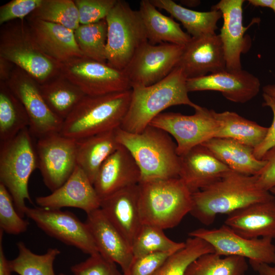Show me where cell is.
<instances>
[{
    "label": "cell",
    "mask_w": 275,
    "mask_h": 275,
    "mask_svg": "<svg viewBox=\"0 0 275 275\" xmlns=\"http://www.w3.org/2000/svg\"><path fill=\"white\" fill-rule=\"evenodd\" d=\"M273 198L270 191L258 187L256 176L231 170L219 180L192 194L189 213L203 225L209 226L218 214H229L250 204Z\"/></svg>",
    "instance_id": "1"
},
{
    "label": "cell",
    "mask_w": 275,
    "mask_h": 275,
    "mask_svg": "<svg viewBox=\"0 0 275 275\" xmlns=\"http://www.w3.org/2000/svg\"><path fill=\"white\" fill-rule=\"evenodd\" d=\"M38 206L61 209L72 207L80 209L88 213L100 208L101 200L93 184L86 173L76 165L67 180L48 195L38 197Z\"/></svg>",
    "instance_id": "18"
},
{
    "label": "cell",
    "mask_w": 275,
    "mask_h": 275,
    "mask_svg": "<svg viewBox=\"0 0 275 275\" xmlns=\"http://www.w3.org/2000/svg\"><path fill=\"white\" fill-rule=\"evenodd\" d=\"M73 275H122L116 264L99 253L89 255L85 261L71 267Z\"/></svg>",
    "instance_id": "41"
},
{
    "label": "cell",
    "mask_w": 275,
    "mask_h": 275,
    "mask_svg": "<svg viewBox=\"0 0 275 275\" xmlns=\"http://www.w3.org/2000/svg\"><path fill=\"white\" fill-rule=\"evenodd\" d=\"M100 208L131 246L143 225L139 184L123 188L102 200Z\"/></svg>",
    "instance_id": "22"
},
{
    "label": "cell",
    "mask_w": 275,
    "mask_h": 275,
    "mask_svg": "<svg viewBox=\"0 0 275 275\" xmlns=\"http://www.w3.org/2000/svg\"><path fill=\"white\" fill-rule=\"evenodd\" d=\"M274 0H249V3L255 7H266L271 9Z\"/></svg>",
    "instance_id": "48"
},
{
    "label": "cell",
    "mask_w": 275,
    "mask_h": 275,
    "mask_svg": "<svg viewBox=\"0 0 275 275\" xmlns=\"http://www.w3.org/2000/svg\"><path fill=\"white\" fill-rule=\"evenodd\" d=\"M139 187L143 224L173 228L191 210L192 193L179 177L141 181Z\"/></svg>",
    "instance_id": "5"
},
{
    "label": "cell",
    "mask_w": 275,
    "mask_h": 275,
    "mask_svg": "<svg viewBox=\"0 0 275 275\" xmlns=\"http://www.w3.org/2000/svg\"><path fill=\"white\" fill-rule=\"evenodd\" d=\"M181 2V4L188 7H196L200 3L199 1L195 0L182 1Z\"/></svg>",
    "instance_id": "50"
},
{
    "label": "cell",
    "mask_w": 275,
    "mask_h": 275,
    "mask_svg": "<svg viewBox=\"0 0 275 275\" xmlns=\"http://www.w3.org/2000/svg\"><path fill=\"white\" fill-rule=\"evenodd\" d=\"M138 11L150 44L170 43L184 46L190 41L191 37L180 24L160 13L150 0L141 1Z\"/></svg>",
    "instance_id": "27"
},
{
    "label": "cell",
    "mask_w": 275,
    "mask_h": 275,
    "mask_svg": "<svg viewBox=\"0 0 275 275\" xmlns=\"http://www.w3.org/2000/svg\"><path fill=\"white\" fill-rule=\"evenodd\" d=\"M107 33L105 19L91 24H80L74 31V35L83 55L96 61L107 63Z\"/></svg>",
    "instance_id": "37"
},
{
    "label": "cell",
    "mask_w": 275,
    "mask_h": 275,
    "mask_svg": "<svg viewBox=\"0 0 275 275\" xmlns=\"http://www.w3.org/2000/svg\"><path fill=\"white\" fill-rule=\"evenodd\" d=\"M271 9H272V10L275 13V0H274V1H273V5H272Z\"/></svg>",
    "instance_id": "52"
},
{
    "label": "cell",
    "mask_w": 275,
    "mask_h": 275,
    "mask_svg": "<svg viewBox=\"0 0 275 275\" xmlns=\"http://www.w3.org/2000/svg\"><path fill=\"white\" fill-rule=\"evenodd\" d=\"M156 8L166 10L181 22L191 37L215 34L217 23L222 12L212 9L207 12L194 11L177 4L172 0H150Z\"/></svg>",
    "instance_id": "30"
},
{
    "label": "cell",
    "mask_w": 275,
    "mask_h": 275,
    "mask_svg": "<svg viewBox=\"0 0 275 275\" xmlns=\"http://www.w3.org/2000/svg\"><path fill=\"white\" fill-rule=\"evenodd\" d=\"M107 25L106 63L123 70L138 49L148 42L145 29L138 10L118 0L105 18Z\"/></svg>",
    "instance_id": "7"
},
{
    "label": "cell",
    "mask_w": 275,
    "mask_h": 275,
    "mask_svg": "<svg viewBox=\"0 0 275 275\" xmlns=\"http://www.w3.org/2000/svg\"><path fill=\"white\" fill-rule=\"evenodd\" d=\"M38 168L45 185L51 191L62 186L74 171L76 163V141L60 133L37 140Z\"/></svg>",
    "instance_id": "13"
},
{
    "label": "cell",
    "mask_w": 275,
    "mask_h": 275,
    "mask_svg": "<svg viewBox=\"0 0 275 275\" xmlns=\"http://www.w3.org/2000/svg\"><path fill=\"white\" fill-rule=\"evenodd\" d=\"M29 125V118L22 104L8 86L1 87L0 144L10 141Z\"/></svg>",
    "instance_id": "32"
},
{
    "label": "cell",
    "mask_w": 275,
    "mask_h": 275,
    "mask_svg": "<svg viewBox=\"0 0 275 275\" xmlns=\"http://www.w3.org/2000/svg\"><path fill=\"white\" fill-rule=\"evenodd\" d=\"M263 93L268 95L275 98V85L268 84L262 88Z\"/></svg>",
    "instance_id": "49"
},
{
    "label": "cell",
    "mask_w": 275,
    "mask_h": 275,
    "mask_svg": "<svg viewBox=\"0 0 275 275\" xmlns=\"http://www.w3.org/2000/svg\"><path fill=\"white\" fill-rule=\"evenodd\" d=\"M184 47L170 43L143 44L123 70L131 86H149L164 79L176 67Z\"/></svg>",
    "instance_id": "11"
},
{
    "label": "cell",
    "mask_w": 275,
    "mask_h": 275,
    "mask_svg": "<svg viewBox=\"0 0 275 275\" xmlns=\"http://www.w3.org/2000/svg\"><path fill=\"white\" fill-rule=\"evenodd\" d=\"M3 231L0 229V275H11L9 260L5 256L3 244Z\"/></svg>",
    "instance_id": "46"
},
{
    "label": "cell",
    "mask_w": 275,
    "mask_h": 275,
    "mask_svg": "<svg viewBox=\"0 0 275 275\" xmlns=\"http://www.w3.org/2000/svg\"><path fill=\"white\" fill-rule=\"evenodd\" d=\"M132 90L102 95H85L64 120L60 133L79 140L119 127L131 100Z\"/></svg>",
    "instance_id": "4"
},
{
    "label": "cell",
    "mask_w": 275,
    "mask_h": 275,
    "mask_svg": "<svg viewBox=\"0 0 275 275\" xmlns=\"http://www.w3.org/2000/svg\"><path fill=\"white\" fill-rule=\"evenodd\" d=\"M32 14V18L59 24L73 31L80 25L74 1L42 0Z\"/></svg>",
    "instance_id": "38"
},
{
    "label": "cell",
    "mask_w": 275,
    "mask_h": 275,
    "mask_svg": "<svg viewBox=\"0 0 275 275\" xmlns=\"http://www.w3.org/2000/svg\"><path fill=\"white\" fill-rule=\"evenodd\" d=\"M29 223L17 211L13 199L5 186L0 183V229L9 234L25 232Z\"/></svg>",
    "instance_id": "39"
},
{
    "label": "cell",
    "mask_w": 275,
    "mask_h": 275,
    "mask_svg": "<svg viewBox=\"0 0 275 275\" xmlns=\"http://www.w3.org/2000/svg\"><path fill=\"white\" fill-rule=\"evenodd\" d=\"M262 159L265 160L266 164L256 175L257 184L260 189L269 191L275 187V146L269 149Z\"/></svg>",
    "instance_id": "45"
},
{
    "label": "cell",
    "mask_w": 275,
    "mask_h": 275,
    "mask_svg": "<svg viewBox=\"0 0 275 275\" xmlns=\"http://www.w3.org/2000/svg\"><path fill=\"white\" fill-rule=\"evenodd\" d=\"M261 83L258 77L244 70H225L205 76L187 79L188 92L216 91L227 99L244 103L255 97L259 92Z\"/></svg>",
    "instance_id": "16"
},
{
    "label": "cell",
    "mask_w": 275,
    "mask_h": 275,
    "mask_svg": "<svg viewBox=\"0 0 275 275\" xmlns=\"http://www.w3.org/2000/svg\"><path fill=\"white\" fill-rule=\"evenodd\" d=\"M191 115L179 113H161L149 125L167 132L175 139L178 155L215 137L218 124L214 111L200 106Z\"/></svg>",
    "instance_id": "10"
},
{
    "label": "cell",
    "mask_w": 275,
    "mask_h": 275,
    "mask_svg": "<svg viewBox=\"0 0 275 275\" xmlns=\"http://www.w3.org/2000/svg\"><path fill=\"white\" fill-rule=\"evenodd\" d=\"M24 213L48 235L89 255L99 253L87 224L73 213L38 206Z\"/></svg>",
    "instance_id": "12"
},
{
    "label": "cell",
    "mask_w": 275,
    "mask_h": 275,
    "mask_svg": "<svg viewBox=\"0 0 275 275\" xmlns=\"http://www.w3.org/2000/svg\"><path fill=\"white\" fill-rule=\"evenodd\" d=\"M118 0H76L80 24H89L105 19Z\"/></svg>",
    "instance_id": "40"
},
{
    "label": "cell",
    "mask_w": 275,
    "mask_h": 275,
    "mask_svg": "<svg viewBox=\"0 0 275 275\" xmlns=\"http://www.w3.org/2000/svg\"><path fill=\"white\" fill-rule=\"evenodd\" d=\"M1 58L16 64L39 85L59 75L60 65L46 56L34 40L29 27L22 23L2 35Z\"/></svg>",
    "instance_id": "8"
},
{
    "label": "cell",
    "mask_w": 275,
    "mask_h": 275,
    "mask_svg": "<svg viewBox=\"0 0 275 275\" xmlns=\"http://www.w3.org/2000/svg\"><path fill=\"white\" fill-rule=\"evenodd\" d=\"M42 0H13L0 9V24L8 21L23 18L32 13L42 3Z\"/></svg>",
    "instance_id": "43"
},
{
    "label": "cell",
    "mask_w": 275,
    "mask_h": 275,
    "mask_svg": "<svg viewBox=\"0 0 275 275\" xmlns=\"http://www.w3.org/2000/svg\"><path fill=\"white\" fill-rule=\"evenodd\" d=\"M269 191L275 198V187L271 189Z\"/></svg>",
    "instance_id": "51"
},
{
    "label": "cell",
    "mask_w": 275,
    "mask_h": 275,
    "mask_svg": "<svg viewBox=\"0 0 275 275\" xmlns=\"http://www.w3.org/2000/svg\"><path fill=\"white\" fill-rule=\"evenodd\" d=\"M30 31L36 44L59 64L84 56L79 49L74 31L59 24L31 18Z\"/></svg>",
    "instance_id": "24"
},
{
    "label": "cell",
    "mask_w": 275,
    "mask_h": 275,
    "mask_svg": "<svg viewBox=\"0 0 275 275\" xmlns=\"http://www.w3.org/2000/svg\"><path fill=\"white\" fill-rule=\"evenodd\" d=\"M179 157V177L192 194L216 182L231 170L202 144Z\"/></svg>",
    "instance_id": "19"
},
{
    "label": "cell",
    "mask_w": 275,
    "mask_h": 275,
    "mask_svg": "<svg viewBox=\"0 0 275 275\" xmlns=\"http://www.w3.org/2000/svg\"><path fill=\"white\" fill-rule=\"evenodd\" d=\"M32 137L29 128H26L10 141L0 144V183L10 194L17 211L23 217L27 207L25 200L32 203L29 180L38 168Z\"/></svg>",
    "instance_id": "6"
},
{
    "label": "cell",
    "mask_w": 275,
    "mask_h": 275,
    "mask_svg": "<svg viewBox=\"0 0 275 275\" xmlns=\"http://www.w3.org/2000/svg\"><path fill=\"white\" fill-rule=\"evenodd\" d=\"M120 146L116 139L115 129L77 140V166L93 184L102 164Z\"/></svg>",
    "instance_id": "28"
},
{
    "label": "cell",
    "mask_w": 275,
    "mask_h": 275,
    "mask_svg": "<svg viewBox=\"0 0 275 275\" xmlns=\"http://www.w3.org/2000/svg\"><path fill=\"white\" fill-rule=\"evenodd\" d=\"M213 114L218 124L214 138L232 139L254 149L262 143L267 133L268 127L246 119L235 112L217 113L214 111Z\"/></svg>",
    "instance_id": "29"
},
{
    "label": "cell",
    "mask_w": 275,
    "mask_h": 275,
    "mask_svg": "<svg viewBox=\"0 0 275 275\" xmlns=\"http://www.w3.org/2000/svg\"><path fill=\"white\" fill-rule=\"evenodd\" d=\"M59 75L86 95H102L131 89L123 70L85 56L61 64Z\"/></svg>",
    "instance_id": "9"
},
{
    "label": "cell",
    "mask_w": 275,
    "mask_h": 275,
    "mask_svg": "<svg viewBox=\"0 0 275 275\" xmlns=\"http://www.w3.org/2000/svg\"><path fill=\"white\" fill-rule=\"evenodd\" d=\"M250 265L258 275H275V264L258 263L249 262Z\"/></svg>",
    "instance_id": "47"
},
{
    "label": "cell",
    "mask_w": 275,
    "mask_h": 275,
    "mask_svg": "<svg viewBox=\"0 0 275 275\" xmlns=\"http://www.w3.org/2000/svg\"><path fill=\"white\" fill-rule=\"evenodd\" d=\"M243 0H221L212 9L219 10L223 24L219 35L224 50L226 70L242 69L241 54L249 49L248 39L244 36L248 27L242 23Z\"/></svg>",
    "instance_id": "20"
},
{
    "label": "cell",
    "mask_w": 275,
    "mask_h": 275,
    "mask_svg": "<svg viewBox=\"0 0 275 275\" xmlns=\"http://www.w3.org/2000/svg\"><path fill=\"white\" fill-rule=\"evenodd\" d=\"M140 170L124 146L111 154L100 167L93 183L100 200L126 187L139 184Z\"/></svg>",
    "instance_id": "21"
},
{
    "label": "cell",
    "mask_w": 275,
    "mask_h": 275,
    "mask_svg": "<svg viewBox=\"0 0 275 275\" xmlns=\"http://www.w3.org/2000/svg\"><path fill=\"white\" fill-rule=\"evenodd\" d=\"M214 252L212 246L200 238L190 237L185 246L170 255L155 275H185L189 266L198 258Z\"/></svg>",
    "instance_id": "35"
},
{
    "label": "cell",
    "mask_w": 275,
    "mask_h": 275,
    "mask_svg": "<svg viewBox=\"0 0 275 275\" xmlns=\"http://www.w3.org/2000/svg\"><path fill=\"white\" fill-rule=\"evenodd\" d=\"M176 66L182 69L187 79L226 70L223 44L216 34L191 37Z\"/></svg>",
    "instance_id": "17"
},
{
    "label": "cell",
    "mask_w": 275,
    "mask_h": 275,
    "mask_svg": "<svg viewBox=\"0 0 275 275\" xmlns=\"http://www.w3.org/2000/svg\"><path fill=\"white\" fill-rule=\"evenodd\" d=\"M190 237L204 239L222 256H235L249 262L275 264V245L268 238H247L224 224L212 229L199 228L189 232Z\"/></svg>",
    "instance_id": "14"
},
{
    "label": "cell",
    "mask_w": 275,
    "mask_h": 275,
    "mask_svg": "<svg viewBox=\"0 0 275 275\" xmlns=\"http://www.w3.org/2000/svg\"><path fill=\"white\" fill-rule=\"evenodd\" d=\"M17 247V256L9 261L12 272L19 275H56L53 265L61 253L59 249L49 248L45 253L38 255L33 253L22 241L18 242Z\"/></svg>",
    "instance_id": "33"
},
{
    "label": "cell",
    "mask_w": 275,
    "mask_h": 275,
    "mask_svg": "<svg viewBox=\"0 0 275 275\" xmlns=\"http://www.w3.org/2000/svg\"><path fill=\"white\" fill-rule=\"evenodd\" d=\"M118 142L131 153L141 174V181L179 177L180 157L170 134L149 125L140 133L115 129Z\"/></svg>",
    "instance_id": "3"
},
{
    "label": "cell",
    "mask_w": 275,
    "mask_h": 275,
    "mask_svg": "<svg viewBox=\"0 0 275 275\" xmlns=\"http://www.w3.org/2000/svg\"><path fill=\"white\" fill-rule=\"evenodd\" d=\"M98 253L118 264L123 272L130 266L133 255L131 246L109 222L100 208L87 213L85 222Z\"/></svg>",
    "instance_id": "23"
},
{
    "label": "cell",
    "mask_w": 275,
    "mask_h": 275,
    "mask_svg": "<svg viewBox=\"0 0 275 275\" xmlns=\"http://www.w3.org/2000/svg\"><path fill=\"white\" fill-rule=\"evenodd\" d=\"M246 259L239 256H222L215 253L202 255L188 267L185 275H245Z\"/></svg>",
    "instance_id": "34"
},
{
    "label": "cell",
    "mask_w": 275,
    "mask_h": 275,
    "mask_svg": "<svg viewBox=\"0 0 275 275\" xmlns=\"http://www.w3.org/2000/svg\"><path fill=\"white\" fill-rule=\"evenodd\" d=\"M22 70L15 72L7 86L24 106L30 120L29 129L37 139L60 133L64 120L49 108L41 94L39 85Z\"/></svg>",
    "instance_id": "15"
},
{
    "label": "cell",
    "mask_w": 275,
    "mask_h": 275,
    "mask_svg": "<svg viewBox=\"0 0 275 275\" xmlns=\"http://www.w3.org/2000/svg\"><path fill=\"white\" fill-rule=\"evenodd\" d=\"M187 79L182 69L176 66L154 85L132 86L129 106L119 127L130 133H140L169 107L186 105L194 109L200 107L188 97Z\"/></svg>",
    "instance_id": "2"
},
{
    "label": "cell",
    "mask_w": 275,
    "mask_h": 275,
    "mask_svg": "<svg viewBox=\"0 0 275 275\" xmlns=\"http://www.w3.org/2000/svg\"><path fill=\"white\" fill-rule=\"evenodd\" d=\"M231 170L249 176H256L266 164L256 158L254 149L235 140L213 138L202 144Z\"/></svg>",
    "instance_id": "26"
},
{
    "label": "cell",
    "mask_w": 275,
    "mask_h": 275,
    "mask_svg": "<svg viewBox=\"0 0 275 275\" xmlns=\"http://www.w3.org/2000/svg\"><path fill=\"white\" fill-rule=\"evenodd\" d=\"M185 246L168 237L163 230L143 224L131 245L133 258L156 253H175Z\"/></svg>",
    "instance_id": "36"
},
{
    "label": "cell",
    "mask_w": 275,
    "mask_h": 275,
    "mask_svg": "<svg viewBox=\"0 0 275 275\" xmlns=\"http://www.w3.org/2000/svg\"><path fill=\"white\" fill-rule=\"evenodd\" d=\"M39 87L50 110L63 120L85 95L78 88L60 75L39 85Z\"/></svg>",
    "instance_id": "31"
},
{
    "label": "cell",
    "mask_w": 275,
    "mask_h": 275,
    "mask_svg": "<svg viewBox=\"0 0 275 275\" xmlns=\"http://www.w3.org/2000/svg\"><path fill=\"white\" fill-rule=\"evenodd\" d=\"M263 105L269 107L273 113V120L271 126L263 141L254 149L253 153L256 158L262 160L265 154L275 146V98L265 93L262 94Z\"/></svg>",
    "instance_id": "44"
},
{
    "label": "cell",
    "mask_w": 275,
    "mask_h": 275,
    "mask_svg": "<svg viewBox=\"0 0 275 275\" xmlns=\"http://www.w3.org/2000/svg\"><path fill=\"white\" fill-rule=\"evenodd\" d=\"M224 224L247 238H275V198L250 204L228 214Z\"/></svg>",
    "instance_id": "25"
},
{
    "label": "cell",
    "mask_w": 275,
    "mask_h": 275,
    "mask_svg": "<svg viewBox=\"0 0 275 275\" xmlns=\"http://www.w3.org/2000/svg\"><path fill=\"white\" fill-rule=\"evenodd\" d=\"M172 252L156 253L133 258L122 275H155L160 267Z\"/></svg>",
    "instance_id": "42"
}]
</instances>
